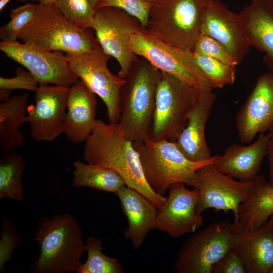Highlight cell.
I'll list each match as a JSON object with an SVG mask.
<instances>
[{
    "label": "cell",
    "mask_w": 273,
    "mask_h": 273,
    "mask_svg": "<svg viewBox=\"0 0 273 273\" xmlns=\"http://www.w3.org/2000/svg\"><path fill=\"white\" fill-rule=\"evenodd\" d=\"M210 1L157 0L151 8L146 28L160 40L192 52Z\"/></svg>",
    "instance_id": "cell-6"
},
{
    "label": "cell",
    "mask_w": 273,
    "mask_h": 273,
    "mask_svg": "<svg viewBox=\"0 0 273 273\" xmlns=\"http://www.w3.org/2000/svg\"><path fill=\"white\" fill-rule=\"evenodd\" d=\"M6 56L26 68L39 84L70 87L79 80L72 71L65 55L29 43L0 42Z\"/></svg>",
    "instance_id": "cell-13"
},
{
    "label": "cell",
    "mask_w": 273,
    "mask_h": 273,
    "mask_svg": "<svg viewBox=\"0 0 273 273\" xmlns=\"http://www.w3.org/2000/svg\"><path fill=\"white\" fill-rule=\"evenodd\" d=\"M16 75L11 78L0 77V88L10 91L24 89L35 92L39 84L35 78L28 70L22 67L15 70Z\"/></svg>",
    "instance_id": "cell-35"
},
{
    "label": "cell",
    "mask_w": 273,
    "mask_h": 273,
    "mask_svg": "<svg viewBox=\"0 0 273 273\" xmlns=\"http://www.w3.org/2000/svg\"><path fill=\"white\" fill-rule=\"evenodd\" d=\"M73 73L106 107L108 122L117 123L120 117V93L125 79L114 75L108 67L112 57L100 46L79 53H66Z\"/></svg>",
    "instance_id": "cell-9"
},
{
    "label": "cell",
    "mask_w": 273,
    "mask_h": 273,
    "mask_svg": "<svg viewBox=\"0 0 273 273\" xmlns=\"http://www.w3.org/2000/svg\"><path fill=\"white\" fill-rule=\"evenodd\" d=\"M269 163V181L273 185V140L270 139L267 155Z\"/></svg>",
    "instance_id": "cell-37"
},
{
    "label": "cell",
    "mask_w": 273,
    "mask_h": 273,
    "mask_svg": "<svg viewBox=\"0 0 273 273\" xmlns=\"http://www.w3.org/2000/svg\"><path fill=\"white\" fill-rule=\"evenodd\" d=\"M87 257L77 273H123L124 270L117 260L102 253L101 241L91 237L85 241Z\"/></svg>",
    "instance_id": "cell-28"
},
{
    "label": "cell",
    "mask_w": 273,
    "mask_h": 273,
    "mask_svg": "<svg viewBox=\"0 0 273 273\" xmlns=\"http://www.w3.org/2000/svg\"><path fill=\"white\" fill-rule=\"evenodd\" d=\"M215 99L211 90L197 88L187 124L174 141L181 152L191 161H204L213 157L205 130Z\"/></svg>",
    "instance_id": "cell-18"
},
{
    "label": "cell",
    "mask_w": 273,
    "mask_h": 273,
    "mask_svg": "<svg viewBox=\"0 0 273 273\" xmlns=\"http://www.w3.org/2000/svg\"><path fill=\"white\" fill-rule=\"evenodd\" d=\"M58 0H38V4L42 5L55 4Z\"/></svg>",
    "instance_id": "cell-39"
},
{
    "label": "cell",
    "mask_w": 273,
    "mask_h": 273,
    "mask_svg": "<svg viewBox=\"0 0 273 273\" xmlns=\"http://www.w3.org/2000/svg\"><path fill=\"white\" fill-rule=\"evenodd\" d=\"M11 1V0H0V11H2Z\"/></svg>",
    "instance_id": "cell-41"
},
{
    "label": "cell",
    "mask_w": 273,
    "mask_h": 273,
    "mask_svg": "<svg viewBox=\"0 0 273 273\" xmlns=\"http://www.w3.org/2000/svg\"><path fill=\"white\" fill-rule=\"evenodd\" d=\"M1 154L0 199L22 202L24 200L22 175L26 163L23 157L14 152Z\"/></svg>",
    "instance_id": "cell-27"
},
{
    "label": "cell",
    "mask_w": 273,
    "mask_h": 273,
    "mask_svg": "<svg viewBox=\"0 0 273 273\" xmlns=\"http://www.w3.org/2000/svg\"><path fill=\"white\" fill-rule=\"evenodd\" d=\"M245 265L240 256L231 248L212 266L211 273H245Z\"/></svg>",
    "instance_id": "cell-36"
},
{
    "label": "cell",
    "mask_w": 273,
    "mask_h": 273,
    "mask_svg": "<svg viewBox=\"0 0 273 273\" xmlns=\"http://www.w3.org/2000/svg\"><path fill=\"white\" fill-rule=\"evenodd\" d=\"M236 119L238 138L245 144L270 130L273 125V73L263 74L257 79Z\"/></svg>",
    "instance_id": "cell-16"
},
{
    "label": "cell",
    "mask_w": 273,
    "mask_h": 273,
    "mask_svg": "<svg viewBox=\"0 0 273 273\" xmlns=\"http://www.w3.org/2000/svg\"><path fill=\"white\" fill-rule=\"evenodd\" d=\"M253 186V180H237L217 170L213 164L205 165L198 170L193 187L199 192L196 211L201 214L209 208L225 213L231 211L235 223L240 206L250 196Z\"/></svg>",
    "instance_id": "cell-12"
},
{
    "label": "cell",
    "mask_w": 273,
    "mask_h": 273,
    "mask_svg": "<svg viewBox=\"0 0 273 273\" xmlns=\"http://www.w3.org/2000/svg\"><path fill=\"white\" fill-rule=\"evenodd\" d=\"M143 27L139 20L116 8L96 9L93 30L104 52L114 58L120 69L117 75L125 79L138 56L129 49L131 37Z\"/></svg>",
    "instance_id": "cell-10"
},
{
    "label": "cell",
    "mask_w": 273,
    "mask_h": 273,
    "mask_svg": "<svg viewBox=\"0 0 273 273\" xmlns=\"http://www.w3.org/2000/svg\"><path fill=\"white\" fill-rule=\"evenodd\" d=\"M102 1V0H89L91 5L95 9H96L98 6Z\"/></svg>",
    "instance_id": "cell-42"
},
{
    "label": "cell",
    "mask_w": 273,
    "mask_h": 273,
    "mask_svg": "<svg viewBox=\"0 0 273 273\" xmlns=\"http://www.w3.org/2000/svg\"><path fill=\"white\" fill-rule=\"evenodd\" d=\"M116 195L128 222L124 237L137 249L149 231L155 229L157 208L142 194L126 186L121 188Z\"/></svg>",
    "instance_id": "cell-22"
},
{
    "label": "cell",
    "mask_w": 273,
    "mask_h": 273,
    "mask_svg": "<svg viewBox=\"0 0 273 273\" xmlns=\"http://www.w3.org/2000/svg\"><path fill=\"white\" fill-rule=\"evenodd\" d=\"M270 273H273V269L270 271Z\"/></svg>",
    "instance_id": "cell-46"
},
{
    "label": "cell",
    "mask_w": 273,
    "mask_h": 273,
    "mask_svg": "<svg viewBox=\"0 0 273 273\" xmlns=\"http://www.w3.org/2000/svg\"><path fill=\"white\" fill-rule=\"evenodd\" d=\"M69 89L68 86L39 84L34 105L28 106L26 116L35 141L52 142L64 133Z\"/></svg>",
    "instance_id": "cell-14"
},
{
    "label": "cell",
    "mask_w": 273,
    "mask_h": 273,
    "mask_svg": "<svg viewBox=\"0 0 273 273\" xmlns=\"http://www.w3.org/2000/svg\"><path fill=\"white\" fill-rule=\"evenodd\" d=\"M63 16L81 29H93L96 9L89 0H58L55 4Z\"/></svg>",
    "instance_id": "cell-30"
},
{
    "label": "cell",
    "mask_w": 273,
    "mask_h": 273,
    "mask_svg": "<svg viewBox=\"0 0 273 273\" xmlns=\"http://www.w3.org/2000/svg\"><path fill=\"white\" fill-rule=\"evenodd\" d=\"M193 57L210 87L221 88L232 85L236 79V66L192 52Z\"/></svg>",
    "instance_id": "cell-29"
},
{
    "label": "cell",
    "mask_w": 273,
    "mask_h": 273,
    "mask_svg": "<svg viewBox=\"0 0 273 273\" xmlns=\"http://www.w3.org/2000/svg\"><path fill=\"white\" fill-rule=\"evenodd\" d=\"M201 33L221 43L239 64L250 48L239 14L230 10L220 0H210L206 7Z\"/></svg>",
    "instance_id": "cell-17"
},
{
    "label": "cell",
    "mask_w": 273,
    "mask_h": 273,
    "mask_svg": "<svg viewBox=\"0 0 273 273\" xmlns=\"http://www.w3.org/2000/svg\"><path fill=\"white\" fill-rule=\"evenodd\" d=\"M268 134L270 135V139L273 140V125H272L270 130L268 131Z\"/></svg>",
    "instance_id": "cell-43"
},
{
    "label": "cell",
    "mask_w": 273,
    "mask_h": 273,
    "mask_svg": "<svg viewBox=\"0 0 273 273\" xmlns=\"http://www.w3.org/2000/svg\"><path fill=\"white\" fill-rule=\"evenodd\" d=\"M159 72L146 59L138 57L121 87L118 123L132 142L150 139Z\"/></svg>",
    "instance_id": "cell-3"
},
{
    "label": "cell",
    "mask_w": 273,
    "mask_h": 273,
    "mask_svg": "<svg viewBox=\"0 0 273 273\" xmlns=\"http://www.w3.org/2000/svg\"><path fill=\"white\" fill-rule=\"evenodd\" d=\"M267 225L273 233V214H272L268 219L266 221Z\"/></svg>",
    "instance_id": "cell-40"
},
{
    "label": "cell",
    "mask_w": 273,
    "mask_h": 273,
    "mask_svg": "<svg viewBox=\"0 0 273 273\" xmlns=\"http://www.w3.org/2000/svg\"><path fill=\"white\" fill-rule=\"evenodd\" d=\"M129 50L160 71L192 86L212 90L191 51L167 43L143 27L130 38Z\"/></svg>",
    "instance_id": "cell-8"
},
{
    "label": "cell",
    "mask_w": 273,
    "mask_h": 273,
    "mask_svg": "<svg viewBox=\"0 0 273 273\" xmlns=\"http://www.w3.org/2000/svg\"><path fill=\"white\" fill-rule=\"evenodd\" d=\"M84 160L108 168L119 174L126 186L147 198L157 209L166 197L155 193L148 184L139 155L117 123H106L97 119L92 133L85 141Z\"/></svg>",
    "instance_id": "cell-1"
},
{
    "label": "cell",
    "mask_w": 273,
    "mask_h": 273,
    "mask_svg": "<svg viewBox=\"0 0 273 273\" xmlns=\"http://www.w3.org/2000/svg\"><path fill=\"white\" fill-rule=\"evenodd\" d=\"M152 5L143 0H102L97 8L113 7L121 9L137 18L141 25L146 28Z\"/></svg>",
    "instance_id": "cell-33"
},
{
    "label": "cell",
    "mask_w": 273,
    "mask_h": 273,
    "mask_svg": "<svg viewBox=\"0 0 273 273\" xmlns=\"http://www.w3.org/2000/svg\"><path fill=\"white\" fill-rule=\"evenodd\" d=\"M73 185L89 187L117 194L126 186L123 178L114 171L97 164L78 160L73 163Z\"/></svg>",
    "instance_id": "cell-26"
},
{
    "label": "cell",
    "mask_w": 273,
    "mask_h": 273,
    "mask_svg": "<svg viewBox=\"0 0 273 273\" xmlns=\"http://www.w3.org/2000/svg\"><path fill=\"white\" fill-rule=\"evenodd\" d=\"M239 14L250 46L265 53L273 69V0H251Z\"/></svg>",
    "instance_id": "cell-23"
},
{
    "label": "cell",
    "mask_w": 273,
    "mask_h": 273,
    "mask_svg": "<svg viewBox=\"0 0 273 273\" xmlns=\"http://www.w3.org/2000/svg\"><path fill=\"white\" fill-rule=\"evenodd\" d=\"M138 152L145 179L156 193L164 195L171 185L182 183L194 187L197 172L201 167L213 164L217 155L209 159L193 161L179 150L175 143L149 139L132 142Z\"/></svg>",
    "instance_id": "cell-4"
},
{
    "label": "cell",
    "mask_w": 273,
    "mask_h": 273,
    "mask_svg": "<svg viewBox=\"0 0 273 273\" xmlns=\"http://www.w3.org/2000/svg\"><path fill=\"white\" fill-rule=\"evenodd\" d=\"M11 91L0 88V100L1 102H4L10 98V93Z\"/></svg>",
    "instance_id": "cell-38"
},
{
    "label": "cell",
    "mask_w": 273,
    "mask_h": 273,
    "mask_svg": "<svg viewBox=\"0 0 273 273\" xmlns=\"http://www.w3.org/2000/svg\"><path fill=\"white\" fill-rule=\"evenodd\" d=\"M231 248L247 272L270 273L273 269V233L266 222L253 231L232 232Z\"/></svg>",
    "instance_id": "cell-21"
},
{
    "label": "cell",
    "mask_w": 273,
    "mask_h": 273,
    "mask_svg": "<svg viewBox=\"0 0 273 273\" xmlns=\"http://www.w3.org/2000/svg\"><path fill=\"white\" fill-rule=\"evenodd\" d=\"M232 223L212 222L189 238L174 264L177 273H211L213 265L231 249Z\"/></svg>",
    "instance_id": "cell-11"
},
{
    "label": "cell",
    "mask_w": 273,
    "mask_h": 273,
    "mask_svg": "<svg viewBox=\"0 0 273 273\" xmlns=\"http://www.w3.org/2000/svg\"><path fill=\"white\" fill-rule=\"evenodd\" d=\"M19 2H25V1H28V0H17Z\"/></svg>",
    "instance_id": "cell-45"
},
{
    "label": "cell",
    "mask_w": 273,
    "mask_h": 273,
    "mask_svg": "<svg viewBox=\"0 0 273 273\" xmlns=\"http://www.w3.org/2000/svg\"><path fill=\"white\" fill-rule=\"evenodd\" d=\"M270 139L268 133L262 132L249 145L231 144L222 155H217L213 165L220 172L235 179L252 181L258 175L261 164L267 155Z\"/></svg>",
    "instance_id": "cell-19"
},
{
    "label": "cell",
    "mask_w": 273,
    "mask_h": 273,
    "mask_svg": "<svg viewBox=\"0 0 273 273\" xmlns=\"http://www.w3.org/2000/svg\"><path fill=\"white\" fill-rule=\"evenodd\" d=\"M197 88L159 71L151 139L175 141L187 124Z\"/></svg>",
    "instance_id": "cell-7"
},
{
    "label": "cell",
    "mask_w": 273,
    "mask_h": 273,
    "mask_svg": "<svg viewBox=\"0 0 273 273\" xmlns=\"http://www.w3.org/2000/svg\"><path fill=\"white\" fill-rule=\"evenodd\" d=\"M96 95L80 80L70 87L64 133L74 144L85 142L96 124Z\"/></svg>",
    "instance_id": "cell-20"
},
{
    "label": "cell",
    "mask_w": 273,
    "mask_h": 273,
    "mask_svg": "<svg viewBox=\"0 0 273 273\" xmlns=\"http://www.w3.org/2000/svg\"><path fill=\"white\" fill-rule=\"evenodd\" d=\"M20 243V237L13 224L7 219L2 226L0 241V270H5V263L13 259L12 253Z\"/></svg>",
    "instance_id": "cell-34"
},
{
    "label": "cell",
    "mask_w": 273,
    "mask_h": 273,
    "mask_svg": "<svg viewBox=\"0 0 273 273\" xmlns=\"http://www.w3.org/2000/svg\"><path fill=\"white\" fill-rule=\"evenodd\" d=\"M163 205L157 209L155 229L173 237L194 233L203 223L201 214L196 211L199 191L189 190L182 183L172 184Z\"/></svg>",
    "instance_id": "cell-15"
},
{
    "label": "cell",
    "mask_w": 273,
    "mask_h": 273,
    "mask_svg": "<svg viewBox=\"0 0 273 273\" xmlns=\"http://www.w3.org/2000/svg\"><path fill=\"white\" fill-rule=\"evenodd\" d=\"M81 29L65 18L55 4L38 8L17 39L53 51L79 53L100 46L91 31Z\"/></svg>",
    "instance_id": "cell-5"
},
{
    "label": "cell",
    "mask_w": 273,
    "mask_h": 273,
    "mask_svg": "<svg viewBox=\"0 0 273 273\" xmlns=\"http://www.w3.org/2000/svg\"><path fill=\"white\" fill-rule=\"evenodd\" d=\"M38 6V4L27 3L12 9L9 15L10 20L0 28L1 41H17L19 34L32 20Z\"/></svg>",
    "instance_id": "cell-31"
},
{
    "label": "cell",
    "mask_w": 273,
    "mask_h": 273,
    "mask_svg": "<svg viewBox=\"0 0 273 273\" xmlns=\"http://www.w3.org/2000/svg\"><path fill=\"white\" fill-rule=\"evenodd\" d=\"M273 214V185L258 175L253 180L250 196L239 207L232 232L249 231L263 225Z\"/></svg>",
    "instance_id": "cell-24"
},
{
    "label": "cell",
    "mask_w": 273,
    "mask_h": 273,
    "mask_svg": "<svg viewBox=\"0 0 273 273\" xmlns=\"http://www.w3.org/2000/svg\"><path fill=\"white\" fill-rule=\"evenodd\" d=\"M39 255L31 265L37 273L77 272L85 244L80 225L70 214L42 217L34 233Z\"/></svg>",
    "instance_id": "cell-2"
},
{
    "label": "cell",
    "mask_w": 273,
    "mask_h": 273,
    "mask_svg": "<svg viewBox=\"0 0 273 273\" xmlns=\"http://www.w3.org/2000/svg\"><path fill=\"white\" fill-rule=\"evenodd\" d=\"M28 93L11 96L0 104V150L1 154L13 152L24 145L25 140L20 130L26 122Z\"/></svg>",
    "instance_id": "cell-25"
},
{
    "label": "cell",
    "mask_w": 273,
    "mask_h": 273,
    "mask_svg": "<svg viewBox=\"0 0 273 273\" xmlns=\"http://www.w3.org/2000/svg\"><path fill=\"white\" fill-rule=\"evenodd\" d=\"M143 1L147 2L153 3L157 0H143Z\"/></svg>",
    "instance_id": "cell-44"
},
{
    "label": "cell",
    "mask_w": 273,
    "mask_h": 273,
    "mask_svg": "<svg viewBox=\"0 0 273 273\" xmlns=\"http://www.w3.org/2000/svg\"><path fill=\"white\" fill-rule=\"evenodd\" d=\"M192 52L215 59L232 66H236L239 64L221 43L202 33L198 38Z\"/></svg>",
    "instance_id": "cell-32"
}]
</instances>
